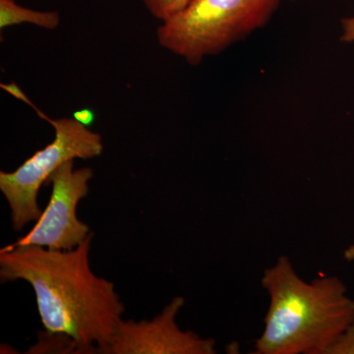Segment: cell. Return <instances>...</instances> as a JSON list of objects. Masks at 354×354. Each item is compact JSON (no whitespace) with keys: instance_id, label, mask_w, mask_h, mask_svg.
Masks as SVG:
<instances>
[{"instance_id":"obj_1","label":"cell","mask_w":354,"mask_h":354,"mask_svg":"<svg viewBox=\"0 0 354 354\" xmlns=\"http://www.w3.org/2000/svg\"><path fill=\"white\" fill-rule=\"evenodd\" d=\"M94 232L71 250L7 245L0 250V281H27L46 332L73 339L81 353H104L122 320L124 304L114 283L90 265Z\"/></svg>"},{"instance_id":"obj_2","label":"cell","mask_w":354,"mask_h":354,"mask_svg":"<svg viewBox=\"0 0 354 354\" xmlns=\"http://www.w3.org/2000/svg\"><path fill=\"white\" fill-rule=\"evenodd\" d=\"M269 293L264 332L256 341L257 354H326L354 321V299L337 277L304 281L281 256L261 279Z\"/></svg>"},{"instance_id":"obj_3","label":"cell","mask_w":354,"mask_h":354,"mask_svg":"<svg viewBox=\"0 0 354 354\" xmlns=\"http://www.w3.org/2000/svg\"><path fill=\"white\" fill-rule=\"evenodd\" d=\"M281 0H190L158 28V44L197 66L265 27Z\"/></svg>"},{"instance_id":"obj_4","label":"cell","mask_w":354,"mask_h":354,"mask_svg":"<svg viewBox=\"0 0 354 354\" xmlns=\"http://www.w3.org/2000/svg\"><path fill=\"white\" fill-rule=\"evenodd\" d=\"M1 87L32 106L55 132L51 143L35 153L15 171H0V191L10 208L14 230L21 232L28 223L38 221L43 213L38 204L39 191L51 174L68 160L99 157L104 145L99 133L91 131L74 118L51 120L28 99L16 84H2Z\"/></svg>"},{"instance_id":"obj_5","label":"cell","mask_w":354,"mask_h":354,"mask_svg":"<svg viewBox=\"0 0 354 354\" xmlns=\"http://www.w3.org/2000/svg\"><path fill=\"white\" fill-rule=\"evenodd\" d=\"M73 162H64L51 174L46 183L51 184L48 206L32 230L9 246L71 250L91 234L87 223L77 216V207L88 195V181L94 176V171L91 167L74 169Z\"/></svg>"},{"instance_id":"obj_6","label":"cell","mask_w":354,"mask_h":354,"mask_svg":"<svg viewBox=\"0 0 354 354\" xmlns=\"http://www.w3.org/2000/svg\"><path fill=\"white\" fill-rule=\"evenodd\" d=\"M185 304L174 297L152 320H121L104 354H215L216 341L183 330L176 316Z\"/></svg>"},{"instance_id":"obj_7","label":"cell","mask_w":354,"mask_h":354,"mask_svg":"<svg viewBox=\"0 0 354 354\" xmlns=\"http://www.w3.org/2000/svg\"><path fill=\"white\" fill-rule=\"evenodd\" d=\"M29 23L46 30L57 29L60 23L57 11H37L17 4L15 0H0V30Z\"/></svg>"},{"instance_id":"obj_8","label":"cell","mask_w":354,"mask_h":354,"mask_svg":"<svg viewBox=\"0 0 354 354\" xmlns=\"http://www.w3.org/2000/svg\"><path fill=\"white\" fill-rule=\"evenodd\" d=\"M143 2L156 19L165 22L180 12L190 0H143Z\"/></svg>"},{"instance_id":"obj_9","label":"cell","mask_w":354,"mask_h":354,"mask_svg":"<svg viewBox=\"0 0 354 354\" xmlns=\"http://www.w3.org/2000/svg\"><path fill=\"white\" fill-rule=\"evenodd\" d=\"M326 354H354V321L330 344Z\"/></svg>"},{"instance_id":"obj_10","label":"cell","mask_w":354,"mask_h":354,"mask_svg":"<svg viewBox=\"0 0 354 354\" xmlns=\"http://www.w3.org/2000/svg\"><path fill=\"white\" fill-rule=\"evenodd\" d=\"M342 34L341 39L346 43L354 41V16L353 17L344 18L342 21Z\"/></svg>"},{"instance_id":"obj_11","label":"cell","mask_w":354,"mask_h":354,"mask_svg":"<svg viewBox=\"0 0 354 354\" xmlns=\"http://www.w3.org/2000/svg\"><path fill=\"white\" fill-rule=\"evenodd\" d=\"M73 118L85 127H91L94 123L95 115L92 109H83L74 111Z\"/></svg>"},{"instance_id":"obj_12","label":"cell","mask_w":354,"mask_h":354,"mask_svg":"<svg viewBox=\"0 0 354 354\" xmlns=\"http://www.w3.org/2000/svg\"><path fill=\"white\" fill-rule=\"evenodd\" d=\"M344 259L346 261H354V245L349 246L348 248H346L344 252Z\"/></svg>"}]
</instances>
